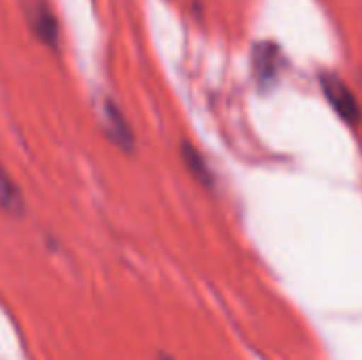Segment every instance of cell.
I'll list each match as a JSON object with an SVG mask.
<instances>
[{"label": "cell", "instance_id": "1", "mask_svg": "<svg viewBox=\"0 0 362 360\" xmlns=\"http://www.w3.org/2000/svg\"><path fill=\"white\" fill-rule=\"evenodd\" d=\"M320 87L327 98V102L333 106V110L350 125H358L362 121V108L354 95V91L337 76V74H322Z\"/></svg>", "mask_w": 362, "mask_h": 360}, {"label": "cell", "instance_id": "2", "mask_svg": "<svg viewBox=\"0 0 362 360\" xmlns=\"http://www.w3.org/2000/svg\"><path fill=\"white\" fill-rule=\"evenodd\" d=\"M100 123H102V129L108 136V140H112L119 149H123V151L134 149V132H132L129 123L125 121L123 112L112 102H106L102 106Z\"/></svg>", "mask_w": 362, "mask_h": 360}, {"label": "cell", "instance_id": "5", "mask_svg": "<svg viewBox=\"0 0 362 360\" xmlns=\"http://www.w3.org/2000/svg\"><path fill=\"white\" fill-rule=\"evenodd\" d=\"M280 66V49L274 42H259L255 49V70L259 81H274Z\"/></svg>", "mask_w": 362, "mask_h": 360}, {"label": "cell", "instance_id": "7", "mask_svg": "<svg viewBox=\"0 0 362 360\" xmlns=\"http://www.w3.org/2000/svg\"><path fill=\"white\" fill-rule=\"evenodd\" d=\"M159 360H174V359H172V356H165V354H161V356H159Z\"/></svg>", "mask_w": 362, "mask_h": 360}, {"label": "cell", "instance_id": "6", "mask_svg": "<svg viewBox=\"0 0 362 360\" xmlns=\"http://www.w3.org/2000/svg\"><path fill=\"white\" fill-rule=\"evenodd\" d=\"M0 208L8 214L23 212V195L2 166H0Z\"/></svg>", "mask_w": 362, "mask_h": 360}, {"label": "cell", "instance_id": "3", "mask_svg": "<svg viewBox=\"0 0 362 360\" xmlns=\"http://www.w3.org/2000/svg\"><path fill=\"white\" fill-rule=\"evenodd\" d=\"M28 21H30V30L47 45H55L57 40V23L55 17L51 13V8L45 2H34L28 8Z\"/></svg>", "mask_w": 362, "mask_h": 360}, {"label": "cell", "instance_id": "4", "mask_svg": "<svg viewBox=\"0 0 362 360\" xmlns=\"http://www.w3.org/2000/svg\"><path fill=\"white\" fill-rule=\"evenodd\" d=\"M180 159L187 168V172L206 189H212L214 187V176L210 172V166L208 161L204 159V155L189 142H182L180 144Z\"/></svg>", "mask_w": 362, "mask_h": 360}]
</instances>
